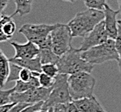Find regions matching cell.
Here are the masks:
<instances>
[{
  "mask_svg": "<svg viewBox=\"0 0 121 112\" xmlns=\"http://www.w3.org/2000/svg\"><path fill=\"white\" fill-rule=\"evenodd\" d=\"M104 10L87 9L77 13L73 18L68 22V25L70 28L73 38L85 37L99 22L104 21Z\"/></svg>",
  "mask_w": 121,
  "mask_h": 112,
  "instance_id": "obj_1",
  "label": "cell"
},
{
  "mask_svg": "<svg viewBox=\"0 0 121 112\" xmlns=\"http://www.w3.org/2000/svg\"><path fill=\"white\" fill-rule=\"evenodd\" d=\"M79 48L71 47L68 52L60 56L57 66L59 73L67 75L75 74L78 72H93L94 65L84 60Z\"/></svg>",
  "mask_w": 121,
  "mask_h": 112,
  "instance_id": "obj_2",
  "label": "cell"
},
{
  "mask_svg": "<svg viewBox=\"0 0 121 112\" xmlns=\"http://www.w3.org/2000/svg\"><path fill=\"white\" fill-rule=\"evenodd\" d=\"M56 24L26 23L20 28L19 33L22 34L27 39V41H32L37 45L39 48L52 47L50 33L56 27Z\"/></svg>",
  "mask_w": 121,
  "mask_h": 112,
  "instance_id": "obj_3",
  "label": "cell"
},
{
  "mask_svg": "<svg viewBox=\"0 0 121 112\" xmlns=\"http://www.w3.org/2000/svg\"><path fill=\"white\" fill-rule=\"evenodd\" d=\"M96 79L89 72H78L68 76V85L72 99L78 100L92 97Z\"/></svg>",
  "mask_w": 121,
  "mask_h": 112,
  "instance_id": "obj_4",
  "label": "cell"
},
{
  "mask_svg": "<svg viewBox=\"0 0 121 112\" xmlns=\"http://www.w3.org/2000/svg\"><path fill=\"white\" fill-rule=\"evenodd\" d=\"M81 55L84 60L93 65L102 64L110 60L118 61L119 60V54L115 47V40L110 38L102 44L82 52Z\"/></svg>",
  "mask_w": 121,
  "mask_h": 112,
  "instance_id": "obj_5",
  "label": "cell"
},
{
  "mask_svg": "<svg viewBox=\"0 0 121 112\" xmlns=\"http://www.w3.org/2000/svg\"><path fill=\"white\" fill-rule=\"evenodd\" d=\"M68 76L69 75L58 73V75L55 78V83L51 90L50 95L48 99L43 103V110H48L49 108L57 104H67L73 101L68 85Z\"/></svg>",
  "mask_w": 121,
  "mask_h": 112,
  "instance_id": "obj_6",
  "label": "cell"
},
{
  "mask_svg": "<svg viewBox=\"0 0 121 112\" xmlns=\"http://www.w3.org/2000/svg\"><path fill=\"white\" fill-rule=\"evenodd\" d=\"M53 51L58 56H61L70 49L72 33L68 24L57 23L56 27L50 33Z\"/></svg>",
  "mask_w": 121,
  "mask_h": 112,
  "instance_id": "obj_7",
  "label": "cell"
},
{
  "mask_svg": "<svg viewBox=\"0 0 121 112\" xmlns=\"http://www.w3.org/2000/svg\"><path fill=\"white\" fill-rule=\"evenodd\" d=\"M52 88L33 87L22 93L13 92L11 94L12 103H25L29 104H35L40 102H45L50 95Z\"/></svg>",
  "mask_w": 121,
  "mask_h": 112,
  "instance_id": "obj_8",
  "label": "cell"
},
{
  "mask_svg": "<svg viewBox=\"0 0 121 112\" xmlns=\"http://www.w3.org/2000/svg\"><path fill=\"white\" fill-rule=\"evenodd\" d=\"M83 41L81 42L79 50L81 52H85L92 47L100 45L109 39L108 34L106 32L104 21L99 22L90 33L83 37Z\"/></svg>",
  "mask_w": 121,
  "mask_h": 112,
  "instance_id": "obj_9",
  "label": "cell"
},
{
  "mask_svg": "<svg viewBox=\"0 0 121 112\" xmlns=\"http://www.w3.org/2000/svg\"><path fill=\"white\" fill-rule=\"evenodd\" d=\"M104 13H105V28L108 36L110 39L115 40L118 36L119 32V22L117 20V16L119 14V10H112L107 4L104 8Z\"/></svg>",
  "mask_w": 121,
  "mask_h": 112,
  "instance_id": "obj_10",
  "label": "cell"
},
{
  "mask_svg": "<svg viewBox=\"0 0 121 112\" xmlns=\"http://www.w3.org/2000/svg\"><path fill=\"white\" fill-rule=\"evenodd\" d=\"M10 45L15 50L14 58L17 59H33L39 55L40 49L36 44L28 41L24 44H19L16 41H10Z\"/></svg>",
  "mask_w": 121,
  "mask_h": 112,
  "instance_id": "obj_11",
  "label": "cell"
},
{
  "mask_svg": "<svg viewBox=\"0 0 121 112\" xmlns=\"http://www.w3.org/2000/svg\"><path fill=\"white\" fill-rule=\"evenodd\" d=\"M79 112H106L95 96L73 100Z\"/></svg>",
  "mask_w": 121,
  "mask_h": 112,
  "instance_id": "obj_12",
  "label": "cell"
},
{
  "mask_svg": "<svg viewBox=\"0 0 121 112\" xmlns=\"http://www.w3.org/2000/svg\"><path fill=\"white\" fill-rule=\"evenodd\" d=\"M17 29V24L11 16L3 15L0 18V42L11 39Z\"/></svg>",
  "mask_w": 121,
  "mask_h": 112,
  "instance_id": "obj_13",
  "label": "cell"
},
{
  "mask_svg": "<svg viewBox=\"0 0 121 112\" xmlns=\"http://www.w3.org/2000/svg\"><path fill=\"white\" fill-rule=\"evenodd\" d=\"M10 63L15 65L30 70L31 72H42V62L39 56L33 58V59H17V58H10L9 59Z\"/></svg>",
  "mask_w": 121,
  "mask_h": 112,
  "instance_id": "obj_14",
  "label": "cell"
},
{
  "mask_svg": "<svg viewBox=\"0 0 121 112\" xmlns=\"http://www.w3.org/2000/svg\"><path fill=\"white\" fill-rule=\"evenodd\" d=\"M10 72V61L0 49V88H3L8 81Z\"/></svg>",
  "mask_w": 121,
  "mask_h": 112,
  "instance_id": "obj_15",
  "label": "cell"
},
{
  "mask_svg": "<svg viewBox=\"0 0 121 112\" xmlns=\"http://www.w3.org/2000/svg\"><path fill=\"white\" fill-rule=\"evenodd\" d=\"M39 57L41 59L42 65L43 64H48V63H53V64H57L60 56L56 54L54 52L52 47H47V48H39Z\"/></svg>",
  "mask_w": 121,
  "mask_h": 112,
  "instance_id": "obj_16",
  "label": "cell"
},
{
  "mask_svg": "<svg viewBox=\"0 0 121 112\" xmlns=\"http://www.w3.org/2000/svg\"><path fill=\"white\" fill-rule=\"evenodd\" d=\"M34 0H15L16 10L11 17L18 15L20 17L25 16L31 11L32 4Z\"/></svg>",
  "mask_w": 121,
  "mask_h": 112,
  "instance_id": "obj_17",
  "label": "cell"
},
{
  "mask_svg": "<svg viewBox=\"0 0 121 112\" xmlns=\"http://www.w3.org/2000/svg\"><path fill=\"white\" fill-rule=\"evenodd\" d=\"M42 72L47 74L48 76H49V77L55 79L59 73L58 66H57L56 64H53V63L43 64V65L42 66Z\"/></svg>",
  "mask_w": 121,
  "mask_h": 112,
  "instance_id": "obj_18",
  "label": "cell"
},
{
  "mask_svg": "<svg viewBox=\"0 0 121 112\" xmlns=\"http://www.w3.org/2000/svg\"><path fill=\"white\" fill-rule=\"evenodd\" d=\"M84 4L87 9L104 10V8L106 4V0H84Z\"/></svg>",
  "mask_w": 121,
  "mask_h": 112,
  "instance_id": "obj_19",
  "label": "cell"
},
{
  "mask_svg": "<svg viewBox=\"0 0 121 112\" xmlns=\"http://www.w3.org/2000/svg\"><path fill=\"white\" fill-rule=\"evenodd\" d=\"M38 79H39V82L42 87L44 88H52L55 83V79L48 76L47 74L40 72L38 74Z\"/></svg>",
  "mask_w": 121,
  "mask_h": 112,
  "instance_id": "obj_20",
  "label": "cell"
},
{
  "mask_svg": "<svg viewBox=\"0 0 121 112\" xmlns=\"http://www.w3.org/2000/svg\"><path fill=\"white\" fill-rule=\"evenodd\" d=\"M14 92V89L0 90V106L10 104L11 102V94Z\"/></svg>",
  "mask_w": 121,
  "mask_h": 112,
  "instance_id": "obj_21",
  "label": "cell"
},
{
  "mask_svg": "<svg viewBox=\"0 0 121 112\" xmlns=\"http://www.w3.org/2000/svg\"><path fill=\"white\" fill-rule=\"evenodd\" d=\"M22 67L17 65H15L13 63H10V76L8 78L7 82H11V81H17L19 80V72Z\"/></svg>",
  "mask_w": 121,
  "mask_h": 112,
  "instance_id": "obj_22",
  "label": "cell"
},
{
  "mask_svg": "<svg viewBox=\"0 0 121 112\" xmlns=\"http://www.w3.org/2000/svg\"><path fill=\"white\" fill-rule=\"evenodd\" d=\"M115 47L116 50L119 54V60H118V66H119V72L121 73V26L119 24V32H118V36L115 39Z\"/></svg>",
  "mask_w": 121,
  "mask_h": 112,
  "instance_id": "obj_23",
  "label": "cell"
},
{
  "mask_svg": "<svg viewBox=\"0 0 121 112\" xmlns=\"http://www.w3.org/2000/svg\"><path fill=\"white\" fill-rule=\"evenodd\" d=\"M33 77V72H31L30 70L26 69V68H23L20 70L19 72V79L23 81V82H29Z\"/></svg>",
  "mask_w": 121,
  "mask_h": 112,
  "instance_id": "obj_24",
  "label": "cell"
},
{
  "mask_svg": "<svg viewBox=\"0 0 121 112\" xmlns=\"http://www.w3.org/2000/svg\"><path fill=\"white\" fill-rule=\"evenodd\" d=\"M43 103L44 102L37 103V104H30L29 106H27L25 109H23L21 112H35L37 111V110H43Z\"/></svg>",
  "mask_w": 121,
  "mask_h": 112,
  "instance_id": "obj_25",
  "label": "cell"
},
{
  "mask_svg": "<svg viewBox=\"0 0 121 112\" xmlns=\"http://www.w3.org/2000/svg\"><path fill=\"white\" fill-rule=\"evenodd\" d=\"M29 105H30V104H25V103H17L8 112H21L23 109H25Z\"/></svg>",
  "mask_w": 121,
  "mask_h": 112,
  "instance_id": "obj_26",
  "label": "cell"
},
{
  "mask_svg": "<svg viewBox=\"0 0 121 112\" xmlns=\"http://www.w3.org/2000/svg\"><path fill=\"white\" fill-rule=\"evenodd\" d=\"M64 106H65V109L67 110V112H79L78 109L76 107L75 104L73 103V101L67 103V104H64Z\"/></svg>",
  "mask_w": 121,
  "mask_h": 112,
  "instance_id": "obj_27",
  "label": "cell"
},
{
  "mask_svg": "<svg viewBox=\"0 0 121 112\" xmlns=\"http://www.w3.org/2000/svg\"><path fill=\"white\" fill-rule=\"evenodd\" d=\"M17 103H10V104H4L0 106V112H8Z\"/></svg>",
  "mask_w": 121,
  "mask_h": 112,
  "instance_id": "obj_28",
  "label": "cell"
},
{
  "mask_svg": "<svg viewBox=\"0 0 121 112\" xmlns=\"http://www.w3.org/2000/svg\"><path fill=\"white\" fill-rule=\"evenodd\" d=\"M8 3H9V0H0V18L3 16L2 13L7 6Z\"/></svg>",
  "mask_w": 121,
  "mask_h": 112,
  "instance_id": "obj_29",
  "label": "cell"
},
{
  "mask_svg": "<svg viewBox=\"0 0 121 112\" xmlns=\"http://www.w3.org/2000/svg\"><path fill=\"white\" fill-rule=\"evenodd\" d=\"M118 4H119V14H121V0H118Z\"/></svg>",
  "mask_w": 121,
  "mask_h": 112,
  "instance_id": "obj_30",
  "label": "cell"
},
{
  "mask_svg": "<svg viewBox=\"0 0 121 112\" xmlns=\"http://www.w3.org/2000/svg\"><path fill=\"white\" fill-rule=\"evenodd\" d=\"M62 1H65V2H69V3H75L76 1H78V0H62Z\"/></svg>",
  "mask_w": 121,
  "mask_h": 112,
  "instance_id": "obj_31",
  "label": "cell"
},
{
  "mask_svg": "<svg viewBox=\"0 0 121 112\" xmlns=\"http://www.w3.org/2000/svg\"><path fill=\"white\" fill-rule=\"evenodd\" d=\"M48 110H37V111H35V112H48Z\"/></svg>",
  "mask_w": 121,
  "mask_h": 112,
  "instance_id": "obj_32",
  "label": "cell"
},
{
  "mask_svg": "<svg viewBox=\"0 0 121 112\" xmlns=\"http://www.w3.org/2000/svg\"><path fill=\"white\" fill-rule=\"evenodd\" d=\"M48 112H54V107L49 108V109H48Z\"/></svg>",
  "mask_w": 121,
  "mask_h": 112,
  "instance_id": "obj_33",
  "label": "cell"
},
{
  "mask_svg": "<svg viewBox=\"0 0 121 112\" xmlns=\"http://www.w3.org/2000/svg\"><path fill=\"white\" fill-rule=\"evenodd\" d=\"M118 22H119V24L121 26V20H120V21H118Z\"/></svg>",
  "mask_w": 121,
  "mask_h": 112,
  "instance_id": "obj_34",
  "label": "cell"
}]
</instances>
